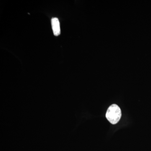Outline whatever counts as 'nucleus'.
I'll list each match as a JSON object with an SVG mask.
<instances>
[{"label":"nucleus","mask_w":151,"mask_h":151,"mask_svg":"<svg viewBox=\"0 0 151 151\" xmlns=\"http://www.w3.org/2000/svg\"><path fill=\"white\" fill-rule=\"evenodd\" d=\"M122 115L120 107L116 104H113L108 108L106 113V118L111 124H116L120 121Z\"/></svg>","instance_id":"nucleus-1"},{"label":"nucleus","mask_w":151,"mask_h":151,"mask_svg":"<svg viewBox=\"0 0 151 151\" xmlns=\"http://www.w3.org/2000/svg\"><path fill=\"white\" fill-rule=\"evenodd\" d=\"M51 25L52 31L55 36H58L60 33V25L59 20L57 18L51 19Z\"/></svg>","instance_id":"nucleus-2"}]
</instances>
